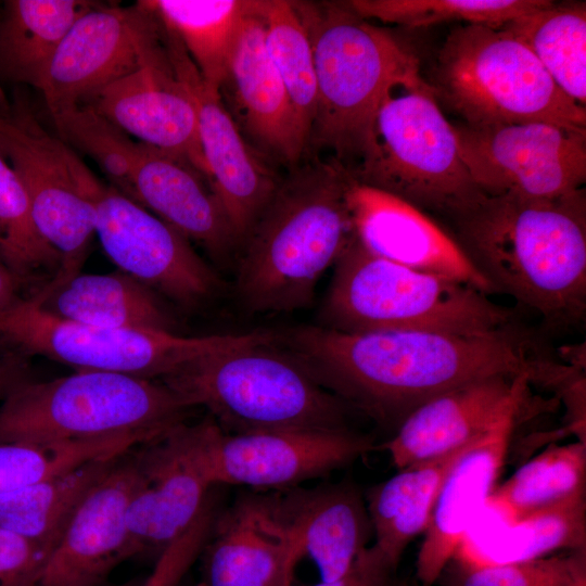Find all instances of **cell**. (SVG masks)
Returning <instances> with one entry per match:
<instances>
[{
    "label": "cell",
    "instance_id": "obj_36",
    "mask_svg": "<svg viewBox=\"0 0 586 586\" xmlns=\"http://www.w3.org/2000/svg\"><path fill=\"white\" fill-rule=\"evenodd\" d=\"M549 0H352L346 4L362 18L407 27L466 22L500 28L508 22L549 5Z\"/></svg>",
    "mask_w": 586,
    "mask_h": 586
},
{
    "label": "cell",
    "instance_id": "obj_37",
    "mask_svg": "<svg viewBox=\"0 0 586 586\" xmlns=\"http://www.w3.org/2000/svg\"><path fill=\"white\" fill-rule=\"evenodd\" d=\"M50 117L64 143L88 155L114 188L136 201L133 176L141 143L85 103L51 113Z\"/></svg>",
    "mask_w": 586,
    "mask_h": 586
},
{
    "label": "cell",
    "instance_id": "obj_16",
    "mask_svg": "<svg viewBox=\"0 0 586 586\" xmlns=\"http://www.w3.org/2000/svg\"><path fill=\"white\" fill-rule=\"evenodd\" d=\"M206 462L213 485L278 492L330 474L371 451L373 441L349 429L226 433L205 419Z\"/></svg>",
    "mask_w": 586,
    "mask_h": 586
},
{
    "label": "cell",
    "instance_id": "obj_34",
    "mask_svg": "<svg viewBox=\"0 0 586 586\" xmlns=\"http://www.w3.org/2000/svg\"><path fill=\"white\" fill-rule=\"evenodd\" d=\"M155 437L129 432L76 441L0 443V496L91 461L122 456Z\"/></svg>",
    "mask_w": 586,
    "mask_h": 586
},
{
    "label": "cell",
    "instance_id": "obj_1",
    "mask_svg": "<svg viewBox=\"0 0 586 586\" xmlns=\"http://www.w3.org/2000/svg\"><path fill=\"white\" fill-rule=\"evenodd\" d=\"M286 341L323 387L384 423L399 424L424 402L476 380L527 375L531 384L549 387L563 366L515 324L473 334L310 326Z\"/></svg>",
    "mask_w": 586,
    "mask_h": 586
},
{
    "label": "cell",
    "instance_id": "obj_5",
    "mask_svg": "<svg viewBox=\"0 0 586 586\" xmlns=\"http://www.w3.org/2000/svg\"><path fill=\"white\" fill-rule=\"evenodd\" d=\"M271 343L200 356L160 381L226 433L348 429L347 404Z\"/></svg>",
    "mask_w": 586,
    "mask_h": 586
},
{
    "label": "cell",
    "instance_id": "obj_33",
    "mask_svg": "<svg viewBox=\"0 0 586 586\" xmlns=\"http://www.w3.org/2000/svg\"><path fill=\"white\" fill-rule=\"evenodd\" d=\"M119 457L91 461L0 496V526L54 548L81 500Z\"/></svg>",
    "mask_w": 586,
    "mask_h": 586
},
{
    "label": "cell",
    "instance_id": "obj_3",
    "mask_svg": "<svg viewBox=\"0 0 586 586\" xmlns=\"http://www.w3.org/2000/svg\"><path fill=\"white\" fill-rule=\"evenodd\" d=\"M349 171L319 163L280 181L238 251L237 294L252 313H288L315 288L352 237Z\"/></svg>",
    "mask_w": 586,
    "mask_h": 586
},
{
    "label": "cell",
    "instance_id": "obj_22",
    "mask_svg": "<svg viewBox=\"0 0 586 586\" xmlns=\"http://www.w3.org/2000/svg\"><path fill=\"white\" fill-rule=\"evenodd\" d=\"M530 384L527 375L492 377L446 391L408 413L383 448L398 470L459 449L524 405Z\"/></svg>",
    "mask_w": 586,
    "mask_h": 586
},
{
    "label": "cell",
    "instance_id": "obj_28",
    "mask_svg": "<svg viewBox=\"0 0 586 586\" xmlns=\"http://www.w3.org/2000/svg\"><path fill=\"white\" fill-rule=\"evenodd\" d=\"M480 437L446 455L402 468L368 491L365 501L373 545L395 570L407 546L425 532L449 471Z\"/></svg>",
    "mask_w": 586,
    "mask_h": 586
},
{
    "label": "cell",
    "instance_id": "obj_12",
    "mask_svg": "<svg viewBox=\"0 0 586 586\" xmlns=\"http://www.w3.org/2000/svg\"><path fill=\"white\" fill-rule=\"evenodd\" d=\"M76 176L94 209V234L119 271L187 307L217 292V275L188 239L113 186L102 183L82 161Z\"/></svg>",
    "mask_w": 586,
    "mask_h": 586
},
{
    "label": "cell",
    "instance_id": "obj_38",
    "mask_svg": "<svg viewBox=\"0 0 586 586\" xmlns=\"http://www.w3.org/2000/svg\"><path fill=\"white\" fill-rule=\"evenodd\" d=\"M0 255L17 276L40 267L59 268L61 263L59 253L39 233L27 192L1 150Z\"/></svg>",
    "mask_w": 586,
    "mask_h": 586
},
{
    "label": "cell",
    "instance_id": "obj_27",
    "mask_svg": "<svg viewBox=\"0 0 586 586\" xmlns=\"http://www.w3.org/2000/svg\"><path fill=\"white\" fill-rule=\"evenodd\" d=\"M33 297L48 313L85 324L167 332L175 328L156 293L119 270L79 272Z\"/></svg>",
    "mask_w": 586,
    "mask_h": 586
},
{
    "label": "cell",
    "instance_id": "obj_11",
    "mask_svg": "<svg viewBox=\"0 0 586 586\" xmlns=\"http://www.w3.org/2000/svg\"><path fill=\"white\" fill-rule=\"evenodd\" d=\"M0 150L23 183L35 225L60 255L55 288L80 272L94 234V209L76 176L79 156L22 103L0 106Z\"/></svg>",
    "mask_w": 586,
    "mask_h": 586
},
{
    "label": "cell",
    "instance_id": "obj_17",
    "mask_svg": "<svg viewBox=\"0 0 586 586\" xmlns=\"http://www.w3.org/2000/svg\"><path fill=\"white\" fill-rule=\"evenodd\" d=\"M162 24L171 68L195 107L212 186L241 244L280 181L252 151L220 93L203 80L174 30Z\"/></svg>",
    "mask_w": 586,
    "mask_h": 586
},
{
    "label": "cell",
    "instance_id": "obj_20",
    "mask_svg": "<svg viewBox=\"0 0 586 586\" xmlns=\"http://www.w3.org/2000/svg\"><path fill=\"white\" fill-rule=\"evenodd\" d=\"M137 474L129 450L92 486L54 546L39 586H101L127 559V511Z\"/></svg>",
    "mask_w": 586,
    "mask_h": 586
},
{
    "label": "cell",
    "instance_id": "obj_8",
    "mask_svg": "<svg viewBox=\"0 0 586 586\" xmlns=\"http://www.w3.org/2000/svg\"><path fill=\"white\" fill-rule=\"evenodd\" d=\"M189 407L160 380L76 371L17 382L0 405V443H48L129 432L161 436L184 423Z\"/></svg>",
    "mask_w": 586,
    "mask_h": 586
},
{
    "label": "cell",
    "instance_id": "obj_39",
    "mask_svg": "<svg viewBox=\"0 0 586 586\" xmlns=\"http://www.w3.org/2000/svg\"><path fill=\"white\" fill-rule=\"evenodd\" d=\"M447 586H586V550L500 564L467 565Z\"/></svg>",
    "mask_w": 586,
    "mask_h": 586
},
{
    "label": "cell",
    "instance_id": "obj_24",
    "mask_svg": "<svg viewBox=\"0 0 586 586\" xmlns=\"http://www.w3.org/2000/svg\"><path fill=\"white\" fill-rule=\"evenodd\" d=\"M262 9L263 1H256L245 16L220 90L231 91L237 125L241 124L265 153L295 165L307 142L286 89L266 50Z\"/></svg>",
    "mask_w": 586,
    "mask_h": 586
},
{
    "label": "cell",
    "instance_id": "obj_30",
    "mask_svg": "<svg viewBox=\"0 0 586 586\" xmlns=\"http://www.w3.org/2000/svg\"><path fill=\"white\" fill-rule=\"evenodd\" d=\"M160 20L177 35L206 85H224L242 23L256 1L150 0Z\"/></svg>",
    "mask_w": 586,
    "mask_h": 586
},
{
    "label": "cell",
    "instance_id": "obj_15",
    "mask_svg": "<svg viewBox=\"0 0 586 586\" xmlns=\"http://www.w3.org/2000/svg\"><path fill=\"white\" fill-rule=\"evenodd\" d=\"M137 483L127 511L126 557H157L195 521L214 486L205 423H181L135 453Z\"/></svg>",
    "mask_w": 586,
    "mask_h": 586
},
{
    "label": "cell",
    "instance_id": "obj_23",
    "mask_svg": "<svg viewBox=\"0 0 586 586\" xmlns=\"http://www.w3.org/2000/svg\"><path fill=\"white\" fill-rule=\"evenodd\" d=\"M522 407L508 410L472 444L446 476L418 551L416 575L420 586H432L440 578L479 509L495 489Z\"/></svg>",
    "mask_w": 586,
    "mask_h": 586
},
{
    "label": "cell",
    "instance_id": "obj_41",
    "mask_svg": "<svg viewBox=\"0 0 586 586\" xmlns=\"http://www.w3.org/2000/svg\"><path fill=\"white\" fill-rule=\"evenodd\" d=\"M217 513L214 502L207 500L191 526L157 557L141 586H177L199 558Z\"/></svg>",
    "mask_w": 586,
    "mask_h": 586
},
{
    "label": "cell",
    "instance_id": "obj_40",
    "mask_svg": "<svg viewBox=\"0 0 586 586\" xmlns=\"http://www.w3.org/2000/svg\"><path fill=\"white\" fill-rule=\"evenodd\" d=\"M522 548L519 560L545 557L552 551L586 550L585 497L542 510L521 522Z\"/></svg>",
    "mask_w": 586,
    "mask_h": 586
},
{
    "label": "cell",
    "instance_id": "obj_46",
    "mask_svg": "<svg viewBox=\"0 0 586 586\" xmlns=\"http://www.w3.org/2000/svg\"><path fill=\"white\" fill-rule=\"evenodd\" d=\"M141 584L142 583H139V582H129V583H124L117 586H141Z\"/></svg>",
    "mask_w": 586,
    "mask_h": 586
},
{
    "label": "cell",
    "instance_id": "obj_42",
    "mask_svg": "<svg viewBox=\"0 0 586 586\" xmlns=\"http://www.w3.org/2000/svg\"><path fill=\"white\" fill-rule=\"evenodd\" d=\"M52 550L0 526V586H39Z\"/></svg>",
    "mask_w": 586,
    "mask_h": 586
},
{
    "label": "cell",
    "instance_id": "obj_29",
    "mask_svg": "<svg viewBox=\"0 0 586 586\" xmlns=\"http://www.w3.org/2000/svg\"><path fill=\"white\" fill-rule=\"evenodd\" d=\"M97 2L8 0L0 13V78L37 89L74 23Z\"/></svg>",
    "mask_w": 586,
    "mask_h": 586
},
{
    "label": "cell",
    "instance_id": "obj_35",
    "mask_svg": "<svg viewBox=\"0 0 586 586\" xmlns=\"http://www.w3.org/2000/svg\"><path fill=\"white\" fill-rule=\"evenodd\" d=\"M265 47L290 98L307 142L317 110V80L311 43L293 2L263 1Z\"/></svg>",
    "mask_w": 586,
    "mask_h": 586
},
{
    "label": "cell",
    "instance_id": "obj_9",
    "mask_svg": "<svg viewBox=\"0 0 586 586\" xmlns=\"http://www.w3.org/2000/svg\"><path fill=\"white\" fill-rule=\"evenodd\" d=\"M433 89L468 125L543 122L586 130V109L501 27L466 24L450 31L438 52Z\"/></svg>",
    "mask_w": 586,
    "mask_h": 586
},
{
    "label": "cell",
    "instance_id": "obj_19",
    "mask_svg": "<svg viewBox=\"0 0 586 586\" xmlns=\"http://www.w3.org/2000/svg\"><path fill=\"white\" fill-rule=\"evenodd\" d=\"M346 205L353 237L371 254L456 279L487 295L494 293L456 240L416 206L360 183L352 175Z\"/></svg>",
    "mask_w": 586,
    "mask_h": 586
},
{
    "label": "cell",
    "instance_id": "obj_10",
    "mask_svg": "<svg viewBox=\"0 0 586 586\" xmlns=\"http://www.w3.org/2000/svg\"><path fill=\"white\" fill-rule=\"evenodd\" d=\"M267 340L265 332L182 336L175 332L111 329L56 317L30 297L0 309V341L74 367L161 380L203 355Z\"/></svg>",
    "mask_w": 586,
    "mask_h": 586
},
{
    "label": "cell",
    "instance_id": "obj_25",
    "mask_svg": "<svg viewBox=\"0 0 586 586\" xmlns=\"http://www.w3.org/2000/svg\"><path fill=\"white\" fill-rule=\"evenodd\" d=\"M133 189L138 204L217 260L238 254V235L211 180L188 162L141 143Z\"/></svg>",
    "mask_w": 586,
    "mask_h": 586
},
{
    "label": "cell",
    "instance_id": "obj_47",
    "mask_svg": "<svg viewBox=\"0 0 586 586\" xmlns=\"http://www.w3.org/2000/svg\"><path fill=\"white\" fill-rule=\"evenodd\" d=\"M394 586H418V585H412V584H409L407 582H398V581H396Z\"/></svg>",
    "mask_w": 586,
    "mask_h": 586
},
{
    "label": "cell",
    "instance_id": "obj_18",
    "mask_svg": "<svg viewBox=\"0 0 586 586\" xmlns=\"http://www.w3.org/2000/svg\"><path fill=\"white\" fill-rule=\"evenodd\" d=\"M301 557L273 492L243 495L217 513L198 586H291Z\"/></svg>",
    "mask_w": 586,
    "mask_h": 586
},
{
    "label": "cell",
    "instance_id": "obj_26",
    "mask_svg": "<svg viewBox=\"0 0 586 586\" xmlns=\"http://www.w3.org/2000/svg\"><path fill=\"white\" fill-rule=\"evenodd\" d=\"M279 513L301 556L315 562L321 581L343 576L372 534L366 501L351 483L273 492Z\"/></svg>",
    "mask_w": 586,
    "mask_h": 586
},
{
    "label": "cell",
    "instance_id": "obj_32",
    "mask_svg": "<svg viewBox=\"0 0 586 586\" xmlns=\"http://www.w3.org/2000/svg\"><path fill=\"white\" fill-rule=\"evenodd\" d=\"M586 442L546 449L496 486L486 504L517 526L528 517L585 497Z\"/></svg>",
    "mask_w": 586,
    "mask_h": 586
},
{
    "label": "cell",
    "instance_id": "obj_21",
    "mask_svg": "<svg viewBox=\"0 0 586 586\" xmlns=\"http://www.w3.org/2000/svg\"><path fill=\"white\" fill-rule=\"evenodd\" d=\"M84 103L137 142L188 162L211 180L195 107L176 77L167 53L99 90Z\"/></svg>",
    "mask_w": 586,
    "mask_h": 586
},
{
    "label": "cell",
    "instance_id": "obj_4",
    "mask_svg": "<svg viewBox=\"0 0 586 586\" xmlns=\"http://www.w3.org/2000/svg\"><path fill=\"white\" fill-rule=\"evenodd\" d=\"M321 320V327L344 333L473 334L514 324L510 309L474 286L375 256L353 234L334 263Z\"/></svg>",
    "mask_w": 586,
    "mask_h": 586
},
{
    "label": "cell",
    "instance_id": "obj_31",
    "mask_svg": "<svg viewBox=\"0 0 586 586\" xmlns=\"http://www.w3.org/2000/svg\"><path fill=\"white\" fill-rule=\"evenodd\" d=\"M501 28L538 60L559 89L586 104V4H555L519 16Z\"/></svg>",
    "mask_w": 586,
    "mask_h": 586
},
{
    "label": "cell",
    "instance_id": "obj_14",
    "mask_svg": "<svg viewBox=\"0 0 586 586\" xmlns=\"http://www.w3.org/2000/svg\"><path fill=\"white\" fill-rule=\"evenodd\" d=\"M165 55L163 24L148 1L97 2L63 38L37 89L51 114L84 103Z\"/></svg>",
    "mask_w": 586,
    "mask_h": 586
},
{
    "label": "cell",
    "instance_id": "obj_2",
    "mask_svg": "<svg viewBox=\"0 0 586 586\" xmlns=\"http://www.w3.org/2000/svg\"><path fill=\"white\" fill-rule=\"evenodd\" d=\"M456 242L494 292L539 314L546 326L574 327L586 315V196L486 195L453 218Z\"/></svg>",
    "mask_w": 586,
    "mask_h": 586
},
{
    "label": "cell",
    "instance_id": "obj_44",
    "mask_svg": "<svg viewBox=\"0 0 586 586\" xmlns=\"http://www.w3.org/2000/svg\"><path fill=\"white\" fill-rule=\"evenodd\" d=\"M18 284L20 276L0 262V309L21 300L17 295Z\"/></svg>",
    "mask_w": 586,
    "mask_h": 586
},
{
    "label": "cell",
    "instance_id": "obj_43",
    "mask_svg": "<svg viewBox=\"0 0 586 586\" xmlns=\"http://www.w3.org/2000/svg\"><path fill=\"white\" fill-rule=\"evenodd\" d=\"M396 570L373 545L366 547L348 571L333 581H320L313 586H394Z\"/></svg>",
    "mask_w": 586,
    "mask_h": 586
},
{
    "label": "cell",
    "instance_id": "obj_45",
    "mask_svg": "<svg viewBox=\"0 0 586 586\" xmlns=\"http://www.w3.org/2000/svg\"><path fill=\"white\" fill-rule=\"evenodd\" d=\"M17 382L18 381L13 380V374L8 367L0 364V390H5L8 392L9 388Z\"/></svg>",
    "mask_w": 586,
    "mask_h": 586
},
{
    "label": "cell",
    "instance_id": "obj_6",
    "mask_svg": "<svg viewBox=\"0 0 586 586\" xmlns=\"http://www.w3.org/2000/svg\"><path fill=\"white\" fill-rule=\"evenodd\" d=\"M293 4L308 34L316 69L317 110L308 145L332 149L339 157H360L388 89L422 79L418 59L346 2Z\"/></svg>",
    "mask_w": 586,
    "mask_h": 586
},
{
    "label": "cell",
    "instance_id": "obj_13",
    "mask_svg": "<svg viewBox=\"0 0 586 586\" xmlns=\"http://www.w3.org/2000/svg\"><path fill=\"white\" fill-rule=\"evenodd\" d=\"M451 125L460 156L486 195L552 200L586 181V130L543 122Z\"/></svg>",
    "mask_w": 586,
    "mask_h": 586
},
{
    "label": "cell",
    "instance_id": "obj_7",
    "mask_svg": "<svg viewBox=\"0 0 586 586\" xmlns=\"http://www.w3.org/2000/svg\"><path fill=\"white\" fill-rule=\"evenodd\" d=\"M360 183L399 198L420 211L451 218L486 194L464 165L453 125L423 79L392 86L382 99L356 170Z\"/></svg>",
    "mask_w": 586,
    "mask_h": 586
}]
</instances>
